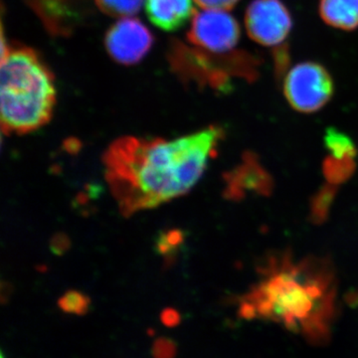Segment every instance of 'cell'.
Here are the masks:
<instances>
[{"label": "cell", "mask_w": 358, "mask_h": 358, "mask_svg": "<svg viewBox=\"0 0 358 358\" xmlns=\"http://www.w3.org/2000/svg\"><path fill=\"white\" fill-rule=\"evenodd\" d=\"M223 138L221 127L210 126L173 140L124 136L114 141L103 155V164L120 211L133 215L189 192Z\"/></svg>", "instance_id": "obj_1"}, {"label": "cell", "mask_w": 358, "mask_h": 358, "mask_svg": "<svg viewBox=\"0 0 358 358\" xmlns=\"http://www.w3.org/2000/svg\"><path fill=\"white\" fill-rule=\"evenodd\" d=\"M355 303H357V305H358V294H355Z\"/></svg>", "instance_id": "obj_20"}, {"label": "cell", "mask_w": 358, "mask_h": 358, "mask_svg": "<svg viewBox=\"0 0 358 358\" xmlns=\"http://www.w3.org/2000/svg\"><path fill=\"white\" fill-rule=\"evenodd\" d=\"M145 0H95L96 6L107 15L131 17L140 13Z\"/></svg>", "instance_id": "obj_14"}, {"label": "cell", "mask_w": 358, "mask_h": 358, "mask_svg": "<svg viewBox=\"0 0 358 358\" xmlns=\"http://www.w3.org/2000/svg\"><path fill=\"white\" fill-rule=\"evenodd\" d=\"M282 91L289 105L296 112H319L334 96L333 77L319 63L301 62L294 65L285 77Z\"/></svg>", "instance_id": "obj_4"}, {"label": "cell", "mask_w": 358, "mask_h": 358, "mask_svg": "<svg viewBox=\"0 0 358 358\" xmlns=\"http://www.w3.org/2000/svg\"><path fill=\"white\" fill-rule=\"evenodd\" d=\"M338 278L326 257L271 254L238 300L239 317L274 322L313 345L329 341L338 310Z\"/></svg>", "instance_id": "obj_2"}, {"label": "cell", "mask_w": 358, "mask_h": 358, "mask_svg": "<svg viewBox=\"0 0 358 358\" xmlns=\"http://www.w3.org/2000/svg\"><path fill=\"white\" fill-rule=\"evenodd\" d=\"M320 17L336 29L352 31L358 27V0H320Z\"/></svg>", "instance_id": "obj_10"}, {"label": "cell", "mask_w": 358, "mask_h": 358, "mask_svg": "<svg viewBox=\"0 0 358 358\" xmlns=\"http://www.w3.org/2000/svg\"><path fill=\"white\" fill-rule=\"evenodd\" d=\"M154 358H174L176 355V341L171 338H159L155 341L152 348Z\"/></svg>", "instance_id": "obj_17"}, {"label": "cell", "mask_w": 358, "mask_h": 358, "mask_svg": "<svg viewBox=\"0 0 358 358\" xmlns=\"http://www.w3.org/2000/svg\"><path fill=\"white\" fill-rule=\"evenodd\" d=\"M160 320H162L164 326L173 327L178 326L180 322V315H179L178 310H173V308H166L160 315Z\"/></svg>", "instance_id": "obj_19"}, {"label": "cell", "mask_w": 358, "mask_h": 358, "mask_svg": "<svg viewBox=\"0 0 358 358\" xmlns=\"http://www.w3.org/2000/svg\"><path fill=\"white\" fill-rule=\"evenodd\" d=\"M224 197L239 201L251 195L270 196L274 180L260 159L252 152H245L241 162L224 176Z\"/></svg>", "instance_id": "obj_8"}, {"label": "cell", "mask_w": 358, "mask_h": 358, "mask_svg": "<svg viewBox=\"0 0 358 358\" xmlns=\"http://www.w3.org/2000/svg\"><path fill=\"white\" fill-rule=\"evenodd\" d=\"M245 26L256 43L275 47L288 38L293 18L282 0H253L245 14Z\"/></svg>", "instance_id": "obj_5"}, {"label": "cell", "mask_w": 358, "mask_h": 358, "mask_svg": "<svg viewBox=\"0 0 358 358\" xmlns=\"http://www.w3.org/2000/svg\"><path fill=\"white\" fill-rule=\"evenodd\" d=\"M1 127L7 134L32 133L50 121L56 103L54 78L36 52L2 48Z\"/></svg>", "instance_id": "obj_3"}, {"label": "cell", "mask_w": 358, "mask_h": 358, "mask_svg": "<svg viewBox=\"0 0 358 358\" xmlns=\"http://www.w3.org/2000/svg\"><path fill=\"white\" fill-rule=\"evenodd\" d=\"M355 169V159H336L327 155L322 162V173L326 178V182L338 187L352 178Z\"/></svg>", "instance_id": "obj_11"}, {"label": "cell", "mask_w": 358, "mask_h": 358, "mask_svg": "<svg viewBox=\"0 0 358 358\" xmlns=\"http://www.w3.org/2000/svg\"><path fill=\"white\" fill-rule=\"evenodd\" d=\"M91 301L86 294L78 291H69L58 301V307L66 313L83 315L88 313Z\"/></svg>", "instance_id": "obj_15"}, {"label": "cell", "mask_w": 358, "mask_h": 358, "mask_svg": "<svg viewBox=\"0 0 358 358\" xmlns=\"http://www.w3.org/2000/svg\"><path fill=\"white\" fill-rule=\"evenodd\" d=\"M324 145L331 157L336 159H357V150L352 138L336 128L327 129Z\"/></svg>", "instance_id": "obj_13"}, {"label": "cell", "mask_w": 358, "mask_h": 358, "mask_svg": "<svg viewBox=\"0 0 358 358\" xmlns=\"http://www.w3.org/2000/svg\"><path fill=\"white\" fill-rule=\"evenodd\" d=\"M0 358H6V357H4V353L3 352H1V357H0Z\"/></svg>", "instance_id": "obj_21"}, {"label": "cell", "mask_w": 358, "mask_h": 358, "mask_svg": "<svg viewBox=\"0 0 358 358\" xmlns=\"http://www.w3.org/2000/svg\"><path fill=\"white\" fill-rule=\"evenodd\" d=\"M183 235L180 231H169L164 234L160 235L157 249L162 255H166L169 252L174 251L176 247L181 244Z\"/></svg>", "instance_id": "obj_16"}, {"label": "cell", "mask_w": 358, "mask_h": 358, "mask_svg": "<svg viewBox=\"0 0 358 358\" xmlns=\"http://www.w3.org/2000/svg\"><path fill=\"white\" fill-rule=\"evenodd\" d=\"M145 13L152 24L174 31L195 14L193 0H145Z\"/></svg>", "instance_id": "obj_9"}, {"label": "cell", "mask_w": 358, "mask_h": 358, "mask_svg": "<svg viewBox=\"0 0 358 358\" xmlns=\"http://www.w3.org/2000/svg\"><path fill=\"white\" fill-rule=\"evenodd\" d=\"M338 193V186L324 183L320 188L319 192L313 195L310 200V220L313 224H322L326 222L329 215L334 199Z\"/></svg>", "instance_id": "obj_12"}, {"label": "cell", "mask_w": 358, "mask_h": 358, "mask_svg": "<svg viewBox=\"0 0 358 358\" xmlns=\"http://www.w3.org/2000/svg\"><path fill=\"white\" fill-rule=\"evenodd\" d=\"M197 6L203 9H216L228 11L236 6L240 0H194Z\"/></svg>", "instance_id": "obj_18"}, {"label": "cell", "mask_w": 358, "mask_h": 358, "mask_svg": "<svg viewBox=\"0 0 358 358\" xmlns=\"http://www.w3.org/2000/svg\"><path fill=\"white\" fill-rule=\"evenodd\" d=\"M154 36L147 26L133 17H124L108 30L105 46L115 62L134 65L152 49Z\"/></svg>", "instance_id": "obj_7"}, {"label": "cell", "mask_w": 358, "mask_h": 358, "mask_svg": "<svg viewBox=\"0 0 358 358\" xmlns=\"http://www.w3.org/2000/svg\"><path fill=\"white\" fill-rule=\"evenodd\" d=\"M239 23L225 10L204 9L193 16L188 39L212 53H226L239 43Z\"/></svg>", "instance_id": "obj_6"}]
</instances>
